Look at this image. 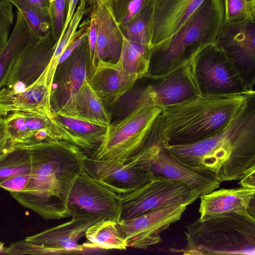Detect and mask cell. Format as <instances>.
Returning a JSON list of instances; mask_svg holds the SVG:
<instances>
[{"mask_svg": "<svg viewBox=\"0 0 255 255\" xmlns=\"http://www.w3.org/2000/svg\"><path fill=\"white\" fill-rule=\"evenodd\" d=\"M147 0H109L105 5L119 26L137 14Z\"/></svg>", "mask_w": 255, "mask_h": 255, "instance_id": "33", "label": "cell"}, {"mask_svg": "<svg viewBox=\"0 0 255 255\" xmlns=\"http://www.w3.org/2000/svg\"><path fill=\"white\" fill-rule=\"evenodd\" d=\"M0 254L6 255V247L3 243L0 242Z\"/></svg>", "mask_w": 255, "mask_h": 255, "instance_id": "43", "label": "cell"}, {"mask_svg": "<svg viewBox=\"0 0 255 255\" xmlns=\"http://www.w3.org/2000/svg\"><path fill=\"white\" fill-rule=\"evenodd\" d=\"M150 47L148 44L129 40L124 37L118 62L123 69L137 76L144 77L148 72Z\"/></svg>", "mask_w": 255, "mask_h": 255, "instance_id": "28", "label": "cell"}, {"mask_svg": "<svg viewBox=\"0 0 255 255\" xmlns=\"http://www.w3.org/2000/svg\"><path fill=\"white\" fill-rule=\"evenodd\" d=\"M184 248L171 249L183 255L255 254V213L226 214L185 226Z\"/></svg>", "mask_w": 255, "mask_h": 255, "instance_id": "5", "label": "cell"}, {"mask_svg": "<svg viewBox=\"0 0 255 255\" xmlns=\"http://www.w3.org/2000/svg\"><path fill=\"white\" fill-rule=\"evenodd\" d=\"M136 75L124 71L119 63L98 60L89 83L104 104L111 106L132 88Z\"/></svg>", "mask_w": 255, "mask_h": 255, "instance_id": "22", "label": "cell"}, {"mask_svg": "<svg viewBox=\"0 0 255 255\" xmlns=\"http://www.w3.org/2000/svg\"><path fill=\"white\" fill-rule=\"evenodd\" d=\"M223 2L225 22L237 23L250 18L245 0H223Z\"/></svg>", "mask_w": 255, "mask_h": 255, "instance_id": "35", "label": "cell"}, {"mask_svg": "<svg viewBox=\"0 0 255 255\" xmlns=\"http://www.w3.org/2000/svg\"><path fill=\"white\" fill-rule=\"evenodd\" d=\"M89 20L90 23L87 33V40L89 50V74L91 75L96 67L94 60L97 38V28L96 19L92 12Z\"/></svg>", "mask_w": 255, "mask_h": 255, "instance_id": "37", "label": "cell"}, {"mask_svg": "<svg viewBox=\"0 0 255 255\" xmlns=\"http://www.w3.org/2000/svg\"><path fill=\"white\" fill-rule=\"evenodd\" d=\"M200 196L199 193L184 183L154 175L141 187L121 196L119 222L131 219L175 204L191 205Z\"/></svg>", "mask_w": 255, "mask_h": 255, "instance_id": "7", "label": "cell"}, {"mask_svg": "<svg viewBox=\"0 0 255 255\" xmlns=\"http://www.w3.org/2000/svg\"><path fill=\"white\" fill-rule=\"evenodd\" d=\"M249 94L199 96L162 109L166 146L192 144L215 134L234 119Z\"/></svg>", "mask_w": 255, "mask_h": 255, "instance_id": "3", "label": "cell"}, {"mask_svg": "<svg viewBox=\"0 0 255 255\" xmlns=\"http://www.w3.org/2000/svg\"><path fill=\"white\" fill-rule=\"evenodd\" d=\"M84 169L94 180L120 196L138 189L154 175L142 167L96 159L87 155L84 161Z\"/></svg>", "mask_w": 255, "mask_h": 255, "instance_id": "16", "label": "cell"}, {"mask_svg": "<svg viewBox=\"0 0 255 255\" xmlns=\"http://www.w3.org/2000/svg\"><path fill=\"white\" fill-rule=\"evenodd\" d=\"M30 174L19 175L11 177L0 183V188L11 192L23 190L29 181Z\"/></svg>", "mask_w": 255, "mask_h": 255, "instance_id": "38", "label": "cell"}, {"mask_svg": "<svg viewBox=\"0 0 255 255\" xmlns=\"http://www.w3.org/2000/svg\"><path fill=\"white\" fill-rule=\"evenodd\" d=\"M36 38L18 11L13 30L0 53V89L5 86L12 68L21 52Z\"/></svg>", "mask_w": 255, "mask_h": 255, "instance_id": "26", "label": "cell"}, {"mask_svg": "<svg viewBox=\"0 0 255 255\" xmlns=\"http://www.w3.org/2000/svg\"><path fill=\"white\" fill-rule=\"evenodd\" d=\"M12 5L8 0H0V53L7 43L13 22Z\"/></svg>", "mask_w": 255, "mask_h": 255, "instance_id": "36", "label": "cell"}, {"mask_svg": "<svg viewBox=\"0 0 255 255\" xmlns=\"http://www.w3.org/2000/svg\"><path fill=\"white\" fill-rule=\"evenodd\" d=\"M185 184L201 195L217 189L221 182L211 175L197 170L173 156L163 143L154 144L127 163Z\"/></svg>", "mask_w": 255, "mask_h": 255, "instance_id": "10", "label": "cell"}, {"mask_svg": "<svg viewBox=\"0 0 255 255\" xmlns=\"http://www.w3.org/2000/svg\"><path fill=\"white\" fill-rule=\"evenodd\" d=\"M249 16L250 18L255 19V0H245Z\"/></svg>", "mask_w": 255, "mask_h": 255, "instance_id": "41", "label": "cell"}, {"mask_svg": "<svg viewBox=\"0 0 255 255\" xmlns=\"http://www.w3.org/2000/svg\"><path fill=\"white\" fill-rule=\"evenodd\" d=\"M109 0H86L87 4L94 7L100 4H105Z\"/></svg>", "mask_w": 255, "mask_h": 255, "instance_id": "42", "label": "cell"}, {"mask_svg": "<svg viewBox=\"0 0 255 255\" xmlns=\"http://www.w3.org/2000/svg\"><path fill=\"white\" fill-rule=\"evenodd\" d=\"M175 158L221 183L255 175V92L224 128L192 144L166 146Z\"/></svg>", "mask_w": 255, "mask_h": 255, "instance_id": "1", "label": "cell"}, {"mask_svg": "<svg viewBox=\"0 0 255 255\" xmlns=\"http://www.w3.org/2000/svg\"><path fill=\"white\" fill-rule=\"evenodd\" d=\"M4 122L7 133L16 144L29 146L60 140L73 143L55 113L14 112L4 118Z\"/></svg>", "mask_w": 255, "mask_h": 255, "instance_id": "14", "label": "cell"}, {"mask_svg": "<svg viewBox=\"0 0 255 255\" xmlns=\"http://www.w3.org/2000/svg\"><path fill=\"white\" fill-rule=\"evenodd\" d=\"M78 4L65 32L60 35L55 45L53 56L49 63L48 77L51 82H52L54 73L62 54L78 34L77 30L78 25L87 10L86 0H79Z\"/></svg>", "mask_w": 255, "mask_h": 255, "instance_id": "31", "label": "cell"}, {"mask_svg": "<svg viewBox=\"0 0 255 255\" xmlns=\"http://www.w3.org/2000/svg\"><path fill=\"white\" fill-rule=\"evenodd\" d=\"M120 197L84 170L76 178L68 199L69 216L77 218L102 216L118 222Z\"/></svg>", "mask_w": 255, "mask_h": 255, "instance_id": "12", "label": "cell"}, {"mask_svg": "<svg viewBox=\"0 0 255 255\" xmlns=\"http://www.w3.org/2000/svg\"><path fill=\"white\" fill-rule=\"evenodd\" d=\"M151 11V0H148L137 14L119 25L123 36L129 40L150 46Z\"/></svg>", "mask_w": 255, "mask_h": 255, "instance_id": "30", "label": "cell"}, {"mask_svg": "<svg viewBox=\"0 0 255 255\" xmlns=\"http://www.w3.org/2000/svg\"><path fill=\"white\" fill-rule=\"evenodd\" d=\"M85 236L87 241L82 245L84 249L125 250L128 247L118 222L114 220L104 219L95 223L88 228Z\"/></svg>", "mask_w": 255, "mask_h": 255, "instance_id": "27", "label": "cell"}, {"mask_svg": "<svg viewBox=\"0 0 255 255\" xmlns=\"http://www.w3.org/2000/svg\"><path fill=\"white\" fill-rule=\"evenodd\" d=\"M16 144L6 132L4 118L0 115V158L12 150Z\"/></svg>", "mask_w": 255, "mask_h": 255, "instance_id": "39", "label": "cell"}, {"mask_svg": "<svg viewBox=\"0 0 255 255\" xmlns=\"http://www.w3.org/2000/svg\"><path fill=\"white\" fill-rule=\"evenodd\" d=\"M49 64L31 86L17 92L3 87L0 89V115L14 112L53 114L50 102L51 84L48 79Z\"/></svg>", "mask_w": 255, "mask_h": 255, "instance_id": "20", "label": "cell"}, {"mask_svg": "<svg viewBox=\"0 0 255 255\" xmlns=\"http://www.w3.org/2000/svg\"><path fill=\"white\" fill-rule=\"evenodd\" d=\"M89 66L87 35L81 44L56 67L50 95V105L54 113L72 102L84 81L89 78Z\"/></svg>", "mask_w": 255, "mask_h": 255, "instance_id": "15", "label": "cell"}, {"mask_svg": "<svg viewBox=\"0 0 255 255\" xmlns=\"http://www.w3.org/2000/svg\"><path fill=\"white\" fill-rule=\"evenodd\" d=\"M192 62L202 96L246 95L255 92L246 88L231 62L215 42L201 50L192 59Z\"/></svg>", "mask_w": 255, "mask_h": 255, "instance_id": "9", "label": "cell"}, {"mask_svg": "<svg viewBox=\"0 0 255 255\" xmlns=\"http://www.w3.org/2000/svg\"><path fill=\"white\" fill-rule=\"evenodd\" d=\"M189 205L175 204L131 219L118 222L127 247L146 250L161 241V233L179 221Z\"/></svg>", "mask_w": 255, "mask_h": 255, "instance_id": "13", "label": "cell"}, {"mask_svg": "<svg viewBox=\"0 0 255 255\" xmlns=\"http://www.w3.org/2000/svg\"><path fill=\"white\" fill-rule=\"evenodd\" d=\"M199 197L198 219L201 221L233 213H255V188L216 189Z\"/></svg>", "mask_w": 255, "mask_h": 255, "instance_id": "21", "label": "cell"}, {"mask_svg": "<svg viewBox=\"0 0 255 255\" xmlns=\"http://www.w3.org/2000/svg\"><path fill=\"white\" fill-rule=\"evenodd\" d=\"M161 111L156 106L144 107L110 124L103 140L87 155L96 159L127 163L142 147Z\"/></svg>", "mask_w": 255, "mask_h": 255, "instance_id": "6", "label": "cell"}, {"mask_svg": "<svg viewBox=\"0 0 255 255\" xmlns=\"http://www.w3.org/2000/svg\"><path fill=\"white\" fill-rule=\"evenodd\" d=\"M215 43L231 62L246 88L255 92V19L224 21Z\"/></svg>", "mask_w": 255, "mask_h": 255, "instance_id": "11", "label": "cell"}, {"mask_svg": "<svg viewBox=\"0 0 255 255\" xmlns=\"http://www.w3.org/2000/svg\"><path fill=\"white\" fill-rule=\"evenodd\" d=\"M31 158L27 146L17 144L0 158V183L14 176L30 174Z\"/></svg>", "mask_w": 255, "mask_h": 255, "instance_id": "29", "label": "cell"}, {"mask_svg": "<svg viewBox=\"0 0 255 255\" xmlns=\"http://www.w3.org/2000/svg\"><path fill=\"white\" fill-rule=\"evenodd\" d=\"M67 11L66 0H51L48 9L50 29L54 40H58L65 20Z\"/></svg>", "mask_w": 255, "mask_h": 255, "instance_id": "34", "label": "cell"}, {"mask_svg": "<svg viewBox=\"0 0 255 255\" xmlns=\"http://www.w3.org/2000/svg\"><path fill=\"white\" fill-rule=\"evenodd\" d=\"M224 21L223 0H205L176 33L150 47L146 75L166 74L191 61L215 42Z\"/></svg>", "mask_w": 255, "mask_h": 255, "instance_id": "4", "label": "cell"}, {"mask_svg": "<svg viewBox=\"0 0 255 255\" xmlns=\"http://www.w3.org/2000/svg\"><path fill=\"white\" fill-rule=\"evenodd\" d=\"M56 42L51 29L33 40L17 58L4 87L19 92L33 84L49 64Z\"/></svg>", "mask_w": 255, "mask_h": 255, "instance_id": "17", "label": "cell"}, {"mask_svg": "<svg viewBox=\"0 0 255 255\" xmlns=\"http://www.w3.org/2000/svg\"><path fill=\"white\" fill-rule=\"evenodd\" d=\"M104 219L102 216L72 218L68 222L25 239L44 249L46 255L78 254L85 250L78 244L79 240L88 228Z\"/></svg>", "mask_w": 255, "mask_h": 255, "instance_id": "18", "label": "cell"}, {"mask_svg": "<svg viewBox=\"0 0 255 255\" xmlns=\"http://www.w3.org/2000/svg\"><path fill=\"white\" fill-rule=\"evenodd\" d=\"M27 147L31 163L29 179L23 190L11 192V196L44 220L68 218V199L84 170L86 153L63 140Z\"/></svg>", "mask_w": 255, "mask_h": 255, "instance_id": "2", "label": "cell"}, {"mask_svg": "<svg viewBox=\"0 0 255 255\" xmlns=\"http://www.w3.org/2000/svg\"><path fill=\"white\" fill-rule=\"evenodd\" d=\"M55 117L57 122L67 131L73 143L87 155L102 142L109 127L60 114L55 113Z\"/></svg>", "mask_w": 255, "mask_h": 255, "instance_id": "25", "label": "cell"}, {"mask_svg": "<svg viewBox=\"0 0 255 255\" xmlns=\"http://www.w3.org/2000/svg\"><path fill=\"white\" fill-rule=\"evenodd\" d=\"M150 47L171 37L205 0H150Z\"/></svg>", "mask_w": 255, "mask_h": 255, "instance_id": "19", "label": "cell"}, {"mask_svg": "<svg viewBox=\"0 0 255 255\" xmlns=\"http://www.w3.org/2000/svg\"><path fill=\"white\" fill-rule=\"evenodd\" d=\"M92 8L91 12L95 17L97 28L95 66L98 60L117 63L124 41L119 26L105 4H100Z\"/></svg>", "mask_w": 255, "mask_h": 255, "instance_id": "23", "label": "cell"}, {"mask_svg": "<svg viewBox=\"0 0 255 255\" xmlns=\"http://www.w3.org/2000/svg\"><path fill=\"white\" fill-rule=\"evenodd\" d=\"M56 114L109 126L111 119L105 104L86 79L72 102Z\"/></svg>", "mask_w": 255, "mask_h": 255, "instance_id": "24", "label": "cell"}, {"mask_svg": "<svg viewBox=\"0 0 255 255\" xmlns=\"http://www.w3.org/2000/svg\"><path fill=\"white\" fill-rule=\"evenodd\" d=\"M30 4L41 9L48 11L51 0H24Z\"/></svg>", "mask_w": 255, "mask_h": 255, "instance_id": "40", "label": "cell"}, {"mask_svg": "<svg viewBox=\"0 0 255 255\" xmlns=\"http://www.w3.org/2000/svg\"><path fill=\"white\" fill-rule=\"evenodd\" d=\"M8 0L17 8L35 37H42L50 30V21L47 11L37 7L24 0Z\"/></svg>", "mask_w": 255, "mask_h": 255, "instance_id": "32", "label": "cell"}, {"mask_svg": "<svg viewBox=\"0 0 255 255\" xmlns=\"http://www.w3.org/2000/svg\"><path fill=\"white\" fill-rule=\"evenodd\" d=\"M145 77L147 83L133 93L130 112L149 106L163 109L201 96L192 60L166 74Z\"/></svg>", "mask_w": 255, "mask_h": 255, "instance_id": "8", "label": "cell"}]
</instances>
